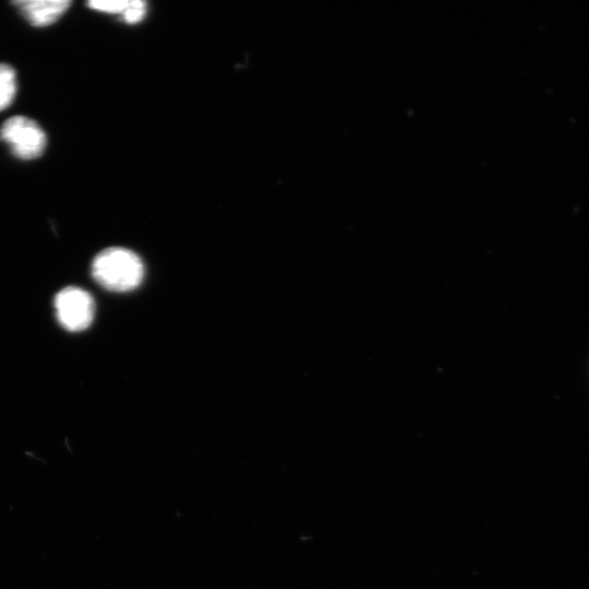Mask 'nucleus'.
I'll return each mask as SVG.
<instances>
[{"mask_svg":"<svg viewBox=\"0 0 589 589\" xmlns=\"http://www.w3.org/2000/svg\"><path fill=\"white\" fill-rule=\"evenodd\" d=\"M144 15H146V4L140 2V0L130 2L129 6L123 14L124 20L129 24H136L140 22Z\"/></svg>","mask_w":589,"mask_h":589,"instance_id":"obj_7","label":"nucleus"},{"mask_svg":"<svg viewBox=\"0 0 589 589\" xmlns=\"http://www.w3.org/2000/svg\"><path fill=\"white\" fill-rule=\"evenodd\" d=\"M17 74L14 68L7 64H0V112L14 102L17 95Z\"/></svg>","mask_w":589,"mask_h":589,"instance_id":"obj_5","label":"nucleus"},{"mask_svg":"<svg viewBox=\"0 0 589 589\" xmlns=\"http://www.w3.org/2000/svg\"><path fill=\"white\" fill-rule=\"evenodd\" d=\"M56 316L70 332L88 329L94 319L95 304L92 296L78 287H67L55 298Z\"/></svg>","mask_w":589,"mask_h":589,"instance_id":"obj_3","label":"nucleus"},{"mask_svg":"<svg viewBox=\"0 0 589 589\" xmlns=\"http://www.w3.org/2000/svg\"><path fill=\"white\" fill-rule=\"evenodd\" d=\"M0 140L5 142L16 158L24 161L39 159L46 149L44 130L34 120L15 116L0 128Z\"/></svg>","mask_w":589,"mask_h":589,"instance_id":"obj_2","label":"nucleus"},{"mask_svg":"<svg viewBox=\"0 0 589 589\" xmlns=\"http://www.w3.org/2000/svg\"><path fill=\"white\" fill-rule=\"evenodd\" d=\"M141 259L125 248H108L100 252L92 263V275L96 282L108 291L135 290L143 279Z\"/></svg>","mask_w":589,"mask_h":589,"instance_id":"obj_1","label":"nucleus"},{"mask_svg":"<svg viewBox=\"0 0 589 589\" xmlns=\"http://www.w3.org/2000/svg\"><path fill=\"white\" fill-rule=\"evenodd\" d=\"M15 6L33 27L43 28L51 26L65 15L71 6L68 0H22L15 2Z\"/></svg>","mask_w":589,"mask_h":589,"instance_id":"obj_4","label":"nucleus"},{"mask_svg":"<svg viewBox=\"0 0 589 589\" xmlns=\"http://www.w3.org/2000/svg\"><path fill=\"white\" fill-rule=\"evenodd\" d=\"M130 2H100V0H93L89 2L88 6L96 11L106 12V14H124V11L129 6Z\"/></svg>","mask_w":589,"mask_h":589,"instance_id":"obj_6","label":"nucleus"}]
</instances>
